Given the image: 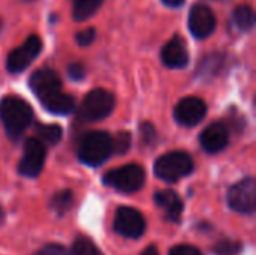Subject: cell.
<instances>
[{"instance_id": "6da1fadb", "label": "cell", "mask_w": 256, "mask_h": 255, "mask_svg": "<svg viewBox=\"0 0 256 255\" xmlns=\"http://www.w3.org/2000/svg\"><path fill=\"white\" fill-rule=\"evenodd\" d=\"M0 120L6 134L18 140L33 120V110L22 98L6 96L0 102Z\"/></svg>"}, {"instance_id": "7a4b0ae2", "label": "cell", "mask_w": 256, "mask_h": 255, "mask_svg": "<svg viewBox=\"0 0 256 255\" xmlns=\"http://www.w3.org/2000/svg\"><path fill=\"white\" fill-rule=\"evenodd\" d=\"M112 153V138L108 132L92 131L87 132L78 143V158L81 162L99 167Z\"/></svg>"}, {"instance_id": "3957f363", "label": "cell", "mask_w": 256, "mask_h": 255, "mask_svg": "<svg viewBox=\"0 0 256 255\" xmlns=\"http://www.w3.org/2000/svg\"><path fill=\"white\" fill-rule=\"evenodd\" d=\"M116 107V98L105 89H94L86 95L80 108L78 119L84 123H92L108 117Z\"/></svg>"}, {"instance_id": "277c9868", "label": "cell", "mask_w": 256, "mask_h": 255, "mask_svg": "<svg viewBox=\"0 0 256 255\" xmlns=\"http://www.w3.org/2000/svg\"><path fill=\"white\" fill-rule=\"evenodd\" d=\"M194 170V161L189 153L176 150L162 155L154 162V174L165 182H177Z\"/></svg>"}, {"instance_id": "5b68a950", "label": "cell", "mask_w": 256, "mask_h": 255, "mask_svg": "<svg viewBox=\"0 0 256 255\" xmlns=\"http://www.w3.org/2000/svg\"><path fill=\"white\" fill-rule=\"evenodd\" d=\"M104 182L108 186H112L114 189L132 194L142 188L146 182V171L138 164H128L124 167L116 168L104 176Z\"/></svg>"}, {"instance_id": "8992f818", "label": "cell", "mask_w": 256, "mask_h": 255, "mask_svg": "<svg viewBox=\"0 0 256 255\" xmlns=\"http://www.w3.org/2000/svg\"><path fill=\"white\" fill-rule=\"evenodd\" d=\"M228 204L238 213L250 215L256 207V182L254 177H246L230 188Z\"/></svg>"}, {"instance_id": "52a82bcc", "label": "cell", "mask_w": 256, "mask_h": 255, "mask_svg": "<svg viewBox=\"0 0 256 255\" xmlns=\"http://www.w3.org/2000/svg\"><path fill=\"white\" fill-rule=\"evenodd\" d=\"M40 50H42V41L36 35L28 36L21 47H18V48H15L14 51L9 53L8 60H6L8 71L12 72V74L22 72L38 57Z\"/></svg>"}, {"instance_id": "ba28073f", "label": "cell", "mask_w": 256, "mask_h": 255, "mask_svg": "<svg viewBox=\"0 0 256 255\" xmlns=\"http://www.w3.org/2000/svg\"><path fill=\"white\" fill-rule=\"evenodd\" d=\"M114 230L120 236L129 237V239H138L146 231V219L134 207L122 206L116 212L114 218Z\"/></svg>"}, {"instance_id": "9c48e42d", "label": "cell", "mask_w": 256, "mask_h": 255, "mask_svg": "<svg viewBox=\"0 0 256 255\" xmlns=\"http://www.w3.org/2000/svg\"><path fill=\"white\" fill-rule=\"evenodd\" d=\"M45 156L46 150L44 143L39 138H28L24 144L22 158L18 164L20 174L26 177H36L44 168Z\"/></svg>"}, {"instance_id": "30bf717a", "label": "cell", "mask_w": 256, "mask_h": 255, "mask_svg": "<svg viewBox=\"0 0 256 255\" xmlns=\"http://www.w3.org/2000/svg\"><path fill=\"white\" fill-rule=\"evenodd\" d=\"M214 27H216V17L213 11L204 3L194 5L189 14L190 33L198 39H204L214 32Z\"/></svg>"}, {"instance_id": "8fae6325", "label": "cell", "mask_w": 256, "mask_h": 255, "mask_svg": "<svg viewBox=\"0 0 256 255\" xmlns=\"http://www.w3.org/2000/svg\"><path fill=\"white\" fill-rule=\"evenodd\" d=\"M207 114V105L202 99L188 96L182 99L174 108V117L182 126H195Z\"/></svg>"}, {"instance_id": "7c38bea8", "label": "cell", "mask_w": 256, "mask_h": 255, "mask_svg": "<svg viewBox=\"0 0 256 255\" xmlns=\"http://www.w3.org/2000/svg\"><path fill=\"white\" fill-rule=\"evenodd\" d=\"M28 86L32 92L38 96V99L42 101L62 90V80L56 71L50 68H44L32 74L28 80Z\"/></svg>"}, {"instance_id": "4fadbf2b", "label": "cell", "mask_w": 256, "mask_h": 255, "mask_svg": "<svg viewBox=\"0 0 256 255\" xmlns=\"http://www.w3.org/2000/svg\"><path fill=\"white\" fill-rule=\"evenodd\" d=\"M160 59L165 66L172 68V69H182L189 63V51L186 41L180 36L176 35L172 36L162 48L160 51Z\"/></svg>"}, {"instance_id": "5bb4252c", "label": "cell", "mask_w": 256, "mask_h": 255, "mask_svg": "<svg viewBox=\"0 0 256 255\" xmlns=\"http://www.w3.org/2000/svg\"><path fill=\"white\" fill-rule=\"evenodd\" d=\"M201 146L208 153H218L224 150L230 141V131L222 122H213L201 134Z\"/></svg>"}, {"instance_id": "9a60e30c", "label": "cell", "mask_w": 256, "mask_h": 255, "mask_svg": "<svg viewBox=\"0 0 256 255\" xmlns=\"http://www.w3.org/2000/svg\"><path fill=\"white\" fill-rule=\"evenodd\" d=\"M154 201H156V206L164 212L168 221L171 222L180 221V216L183 213V201L177 192L170 191V189L159 191L154 195Z\"/></svg>"}, {"instance_id": "2e32d148", "label": "cell", "mask_w": 256, "mask_h": 255, "mask_svg": "<svg viewBox=\"0 0 256 255\" xmlns=\"http://www.w3.org/2000/svg\"><path fill=\"white\" fill-rule=\"evenodd\" d=\"M40 104L50 113L60 114V116L70 114L75 110V99L70 95L62 92V90L54 93V95H51V96H48V98H45V99H42Z\"/></svg>"}, {"instance_id": "e0dca14e", "label": "cell", "mask_w": 256, "mask_h": 255, "mask_svg": "<svg viewBox=\"0 0 256 255\" xmlns=\"http://www.w3.org/2000/svg\"><path fill=\"white\" fill-rule=\"evenodd\" d=\"M104 0H72V17L75 21L88 20L100 8Z\"/></svg>"}, {"instance_id": "ac0fdd59", "label": "cell", "mask_w": 256, "mask_h": 255, "mask_svg": "<svg viewBox=\"0 0 256 255\" xmlns=\"http://www.w3.org/2000/svg\"><path fill=\"white\" fill-rule=\"evenodd\" d=\"M232 21L240 30H243V32L250 30L255 24L254 8L250 5H238L232 12Z\"/></svg>"}, {"instance_id": "d6986e66", "label": "cell", "mask_w": 256, "mask_h": 255, "mask_svg": "<svg viewBox=\"0 0 256 255\" xmlns=\"http://www.w3.org/2000/svg\"><path fill=\"white\" fill-rule=\"evenodd\" d=\"M74 204V195H72V191L69 189H63V191H58L57 194H54V197L51 198V210L56 212L58 216L64 215Z\"/></svg>"}, {"instance_id": "ffe728a7", "label": "cell", "mask_w": 256, "mask_h": 255, "mask_svg": "<svg viewBox=\"0 0 256 255\" xmlns=\"http://www.w3.org/2000/svg\"><path fill=\"white\" fill-rule=\"evenodd\" d=\"M222 62H224V56H220V54H210V56L202 59L196 74L200 77H204V78L212 77V75H214L220 69Z\"/></svg>"}, {"instance_id": "44dd1931", "label": "cell", "mask_w": 256, "mask_h": 255, "mask_svg": "<svg viewBox=\"0 0 256 255\" xmlns=\"http://www.w3.org/2000/svg\"><path fill=\"white\" fill-rule=\"evenodd\" d=\"M72 255H104L102 251L86 236H78L72 246Z\"/></svg>"}, {"instance_id": "7402d4cb", "label": "cell", "mask_w": 256, "mask_h": 255, "mask_svg": "<svg viewBox=\"0 0 256 255\" xmlns=\"http://www.w3.org/2000/svg\"><path fill=\"white\" fill-rule=\"evenodd\" d=\"M36 132L48 144H57L63 134L58 125H36Z\"/></svg>"}, {"instance_id": "603a6c76", "label": "cell", "mask_w": 256, "mask_h": 255, "mask_svg": "<svg viewBox=\"0 0 256 255\" xmlns=\"http://www.w3.org/2000/svg\"><path fill=\"white\" fill-rule=\"evenodd\" d=\"M242 249H243V245L240 242L231 240V239H220L213 246L214 255H240Z\"/></svg>"}, {"instance_id": "cb8c5ba5", "label": "cell", "mask_w": 256, "mask_h": 255, "mask_svg": "<svg viewBox=\"0 0 256 255\" xmlns=\"http://www.w3.org/2000/svg\"><path fill=\"white\" fill-rule=\"evenodd\" d=\"M130 146V134L129 132H118L112 138V152L123 155L129 150Z\"/></svg>"}, {"instance_id": "d4e9b609", "label": "cell", "mask_w": 256, "mask_h": 255, "mask_svg": "<svg viewBox=\"0 0 256 255\" xmlns=\"http://www.w3.org/2000/svg\"><path fill=\"white\" fill-rule=\"evenodd\" d=\"M94 38H96V32H94L93 27L86 29V30H81V32H78V33L75 35V41H76V44L81 45V47L90 45V44L94 41Z\"/></svg>"}, {"instance_id": "484cf974", "label": "cell", "mask_w": 256, "mask_h": 255, "mask_svg": "<svg viewBox=\"0 0 256 255\" xmlns=\"http://www.w3.org/2000/svg\"><path fill=\"white\" fill-rule=\"evenodd\" d=\"M141 135H142V141L146 146H153L154 141H156V129L152 123L146 122L142 126H141Z\"/></svg>"}, {"instance_id": "4316f807", "label": "cell", "mask_w": 256, "mask_h": 255, "mask_svg": "<svg viewBox=\"0 0 256 255\" xmlns=\"http://www.w3.org/2000/svg\"><path fill=\"white\" fill-rule=\"evenodd\" d=\"M34 255H70L68 251H66V248H63L62 245H54V243H51V245H45L42 249H39L38 252Z\"/></svg>"}, {"instance_id": "83f0119b", "label": "cell", "mask_w": 256, "mask_h": 255, "mask_svg": "<svg viewBox=\"0 0 256 255\" xmlns=\"http://www.w3.org/2000/svg\"><path fill=\"white\" fill-rule=\"evenodd\" d=\"M170 255H202L201 251L195 246H190V245H177L174 246L171 251H170Z\"/></svg>"}, {"instance_id": "f1b7e54d", "label": "cell", "mask_w": 256, "mask_h": 255, "mask_svg": "<svg viewBox=\"0 0 256 255\" xmlns=\"http://www.w3.org/2000/svg\"><path fill=\"white\" fill-rule=\"evenodd\" d=\"M68 74H69V77H70L72 80L80 81V80H82V78L86 77V68H84V65H81V63H72V65H69V68H68Z\"/></svg>"}, {"instance_id": "f546056e", "label": "cell", "mask_w": 256, "mask_h": 255, "mask_svg": "<svg viewBox=\"0 0 256 255\" xmlns=\"http://www.w3.org/2000/svg\"><path fill=\"white\" fill-rule=\"evenodd\" d=\"M162 2L170 8H180L184 3V0H162Z\"/></svg>"}, {"instance_id": "4dcf8cb0", "label": "cell", "mask_w": 256, "mask_h": 255, "mask_svg": "<svg viewBox=\"0 0 256 255\" xmlns=\"http://www.w3.org/2000/svg\"><path fill=\"white\" fill-rule=\"evenodd\" d=\"M141 255H159V252H158L156 246H148L147 249H144V252Z\"/></svg>"}, {"instance_id": "1f68e13d", "label": "cell", "mask_w": 256, "mask_h": 255, "mask_svg": "<svg viewBox=\"0 0 256 255\" xmlns=\"http://www.w3.org/2000/svg\"><path fill=\"white\" fill-rule=\"evenodd\" d=\"M3 219H4V212H3V209L0 207V224L3 222Z\"/></svg>"}]
</instances>
